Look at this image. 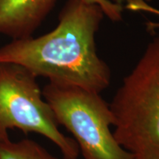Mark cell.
Here are the masks:
<instances>
[{
	"label": "cell",
	"instance_id": "cell-9",
	"mask_svg": "<svg viewBox=\"0 0 159 159\" xmlns=\"http://www.w3.org/2000/svg\"><path fill=\"white\" fill-rule=\"evenodd\" d=\"M7 137H9L8 136V134H4V133H2L1 130H0V140H2V139H4L7 138Z\"/></svg>",
	"mask_w": 159,
	"mask_h": 159
},
{
	"label": "cell",
	"instance_id": "cell-6",
	"mask_svg": "<svg viewBox=\"0 0 159 159\" xmlns=\"http://www.w3.org/2000/svg\"><path fill=\"white\" fill-rule=\"evenodd\" d=\"M0 159H59L43 147L28 139L13 142L9 137L0 140Z\"/></svg>",
	"mask_w": 159,
	"mask_h": 159
},
{
	"label": "cell",
	"instance_id": "cell-1",
	"mask_svg": "<svg viewBox=\"0 0 159 159\" xmlns=\"http://www.w3.org/2000/svg\"><path fill=\"white\" fill-rule=\"evenodd\" d=\"M103 16L98 5L69 0L52 31L4 45L0 62L16 63L49 83L100 94L111 82L110 69L97 54L95 43Z\"/></svg>",
	"mask_w": 159,
	"mask_h": 159
},
{
	"label": "cell",
	"instance_id": "cell-8",
	"mask_svg": "<svg viewBox=\"0 0 159 159\" xmlns=\"http://www.w3.org/2000/svg\"><path fill=\"white\" fill-rule=\"evenodd\" d=\"M89 5H98L102 10L104 15L114 21L121 20L122 16L123 7L119 4L111 0H81Z\"/></svg>",
	"mask_w": 159,
	"mask_h": 159
},
{
	"label": "cell",
	"instance_id": "cell-2",
	"mask_svg": "<svg viewBox=\"0 0 159 159\" xmlns=\"http://www.w3.org/2000/svg\"><path fill=\"white\" fill-rule=\"evenodd\" d=\"M110 108L117 142L135 158L159 159V35L125 77Z\"/></svg>",
	"mask_w": 159,
	"mask_h": 159
},
{
	"label": "cell",
	"instance_id": "cell-4",
	"mask_svg": "<svg viewBox=\"0 0 159 159\" xmlns=\"http://www.w3.org/2000/svg\"><path fill=\"white\" fill-rule=\"evenodd\" d=\"M36 78L21 66L0 62V130L39 134L56 145L64 159H77L78 145L60 130Z\"/></svg>",
	"mask_w": 159,
	"mask_h": 159
},
{
	"label": "cell",
	"instance_id": "cell-3",
	"mask_svg": "<svg viewBox=\"0 0 159 159\" xmlns=\"http://www.w3.org/2000/svg\"><path fill=\"white\" fill-rule=\"evenodd\" d=\"M42 93L58 125L74 136L83 159H135L111 131L110 104L100 94L49 82Z\"/></svg>",
	"mask_w": 159,
	"mask_h": 159
},
{
	"label": "cell",
	"instance_id": "cell-5",
	"mask_svg": "<svg viewBox=\"0 0 159 159\" xmlns=\"http://www.w3.org/2000/svg\"><path fill=\"white\" fill-rule=\"evenodd\" d=\"M57 0H0V34L13 40L31 37Z\"/></svg>",
	"mask_w": 159,
	"mask_h": 159
},
{
	"label": "cell",
	"instance_id": "cell-7",
	"mask_svg": "<svg viewBox=\"0 0 159 159\" xmlns=\"http://www.w3.org/2000/svg\"><path fill=\"white\" fill-rule=\"evenodd\" d=\"M114 2L122 5V7L123 5H125V8L129 11L147 12V13L158 15L159 16V9L149 5L145 0H114ZM147 27L150 31L159 29V21L158 22L149 21L147 23Z\"/></svg>",
	"mask_w": 159,
	"mask_h": 159
},
{
	"label": "cell",
	"instance_id": "cell-10",
	"mask_svg": "<svg viewBox=\"0 0 159 159\" xmlns=\"http://www.w3.org/2000/svg\"><path fill=\"white\" fill-rule=\"evenodd\" d=\"M135 159H153V158H135Z\"/></svg>",
	"mask_w": 159,
	"mask_h": 159
}]
</instances>
